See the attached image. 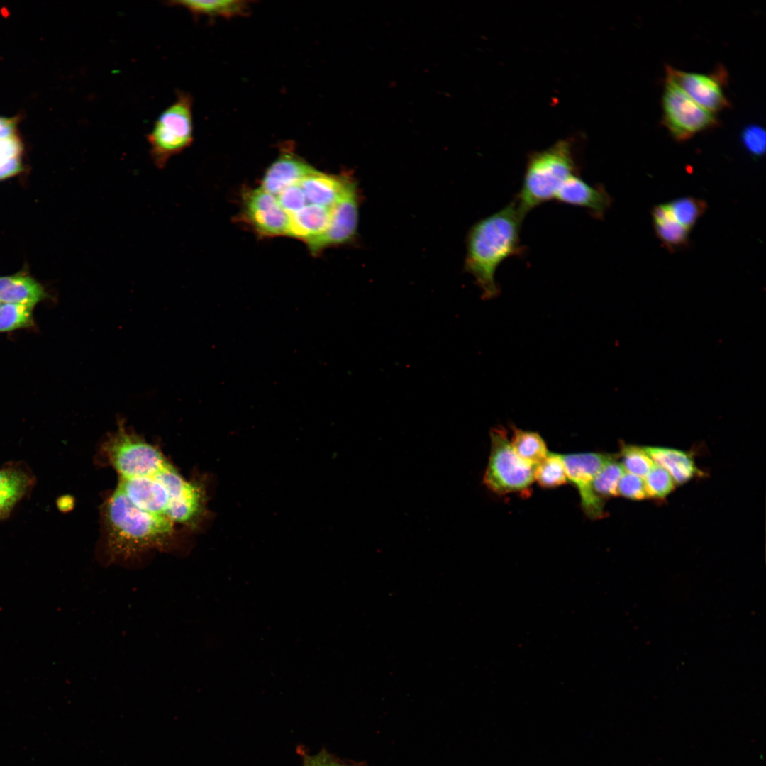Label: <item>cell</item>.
<instances>
[{"instance_id": "4316f807", "label": "cell", "mask_w": 766, "mask_h": 766, "mask_svg": "<svg viewBox=\"0 0 766 766\" xmlns=\"http://www.w3.org/2000/svg\"><path fill=\"white\" fill-rule=\"evenodd\" d=\"M35 306L22 304H1L0 306V332H8L34 325Z\"/></svg>"}, {"instance_id": "e575fe53", "label": "cell", "mask_w": 766, "mask_h": 766, "mask_svg": "<svg viewBox=\"0 0 766 766\" xmlns=\"http://www.w3.org/2000/svg\"><path fill=\"white\" fill-rule=\"evenodd\" d=\"M22 170L18 157L0 162V180L18 174Z\"/></svg>"}, {"instance_id": "9c48e42d", "label": "cell", "mask_w": 766, "mask_h": 766, "mask_svg": "<svg viewBox=\"0 0 766 766\" xmlns=\"http://www.w3.org/2000/svg\"><path fill=\"white\" fill-rule=\"evenodd\" d=\"M360 194L353 179L342 197L331 209V220L320 235L306 241L316 254L328 247L346 244L357 235L359 220Z\"/></svg>"}, {"instance_id": "7a4b0ae2", "label": "cell", "mask_w": 766, "mask_h": 766, "mask_svg": "<svg viewBox=\"0 0 766 766\" xmlns=\"http://www.w3.org/2000/svg\"><path fill=\"white\" fill-rule=\"evenodd\" d=\"M104 520L109 547L124 557L164 545L173 528L167 516L138 508L118 487L106 501Z\"/></svg>"}, {"instance_id": "7c38bea8", "label": "cell", "mask_w": 766, "mask_h": 766, "mask_svg": "<svg viewBox=\"0 0 766 766\" xmlns=\"http://www.w3.org/2000/svg\"><path fill=\"white\" fill-rule=\"evenodd\" d=\"M243 216L262 235H289V216L282 208L276 196L261 187L245 194Z\"/></svg>"}, {"instance_id": "484cf974", "label": "cell", "mask_w": 766, "mask_h": 766, "mask_svg": "<svg viewBox=\"0 0 766 766\" xmlns=\"http://www.w3.org/2000/svg\"><path fill=\"white\" fill-rule=\"evenodd\" d=\"M625 472L616 457L606 463L592 481V490L596 496L602 501L617 496L618 482Z\"/></svg>"}, {"instance_id": "ac0fdd59", "label": "cell", "mask_w": 766, "mask_h": 766, "mask_svg": "<svg viewBox=\"0 0 766 766\" xmlns=\"http://www.w3.org/2000/svg\"><path fill=\"white\" fill-rule=\"evenodd\" d=\"M48 297L44 287L34 278L23 274L0 277V303L35 306Z\"/></svg>"}, {"instance_id": "d6986e66", "label": "cell", "mask_w": 766, "mask_h": 766, "mask_svg": "<svg viewBox=\"0 0 766 766\" xmlns=\"http://www.w3.org/2000/svg\"><path fill=\"white\" fill-rule=\"evenodd\" d=\"M331 209L308 204L300 211L290 215L289 236L306 242L320 235L328 226Z\"/></svg>"}, {"instance_id": "83f0119b", "label": "cell", "mask_w": 766, "mask_h": 766, "mask_svg": "<svg viewBox=\"0 0 766 766\" xmlns=\"http://www.w3.org/2000/svg\"><path fill=\"white\" fill-rule=\"evenodd\" d=\"M621 462L626 472L644 479L655 462L644 447L623 444L621 449Z\"/></svg>"}, {"instance_id": "52a82bcc", "label": "cell", "mask_w": 766, "mask_h": 766, "mask_svg": "<svg viewBox=\"0 0 766 766\" xmlns=\"http://www.w3.org/2000/svg\"><path fill=\"white\" fill-rule=\"evenodd\" d=\"M662 123L677 141H685L718 124L715 113L689 97L674 83L666 80L662 97Z\"/></svg>"}, {"instance_id": "2e32d148", "label": "cell", "mask_w": 766, "mask_h": 766, "mask_svg": "<svg viewBox=\"0 0 766 766\" xmlns=\"http://www.w3.org/2000/svg\"><path fill=\"white\" fill-rule=\"evenodd\" d=\"M316 169L289 151H284L270 166L261 188L274 196L287 187L299 184Z\"/></svg>"}, {"instance_id": "f1b7e54d", "label": "cell", "mask_w": 766, "mask_h": 766, "mask_svg": "<svg viewBox=\"0 0 766 766\" xmlns=\"http://www.w3.org/2000/svg\"><path fill=\"white\" fill-rule=\"evenodd\" d=\"M644 482L648 497L656 499H662L669 494L675 488V483L670 474L655 463L644 477Z\"/></svg>"}, {"instance_id": "1f68e13d", "label": "cell", "mask_w": 766, "mask_h": 766, "mask_svg": "<svg viewBox=\"0 0 766 766\" xmlns=\"http://www.w3.org/2000/svg\"><path fill=\"white\" fill-rule=\"evenodd\" d=\"M618 495L633 500H642L648 498L644 479L625 472L618 482Z\"/></svg>"}, {"instance_id": "30bf717a", "label": "cell", "mask_w": 766, "mask_h": 766, "mask_svg": "<svg viewBox=\"0 0 766 766\" xmlns=\"http://www.w3.org/2000/svg\"><path fill=\"white\" fill-rule=\"evenodd\" d=\"M666 80L680 88L689 97L705 109L716 113L729 107L723 90L727 73L719 67L711 74L684 72L667 65Z\"/></svg>"}, {"instance_id": "8fae6325", "label": "cell", "mask_w": 766, "mask_h": 766, "mask_svg": "<svg viewBox=\"0 0 766 766\" xmlns=\"http://www.w3.org/2000/svg\"><path fill=\"white\" fill-rule=\"evenodd\" d=\"M616 456L598 453H574L562 455L568 482L577 489L581 506L592 519L604 516V502L592 490V481L597 473Z\"/></svg>"}, {"instance_id": "7402d4cb", "label": "cell", "mask_w": 766, "mask_h": 766, "mask_svg": "<svg viewBox=\"0 0 766 766\" xmlns=\"http://www.w3.org/2000/svg\"><path fill=\"white\" fill-rule=\"evenodd\" d=\"M168 4L185 8L195 16L204 15L210 17H231L242 15L248 9L245 1L238 0L173 1Z\"/></svg>"}, {"instance_id": "5b68a950", "label": "cell", "mask_w": 766, "mask_h": 766, "mask_svg": "<svg viewBox=\"0 0 766 766\" xmlns=\"http://www.w3.org/2000/svg\"><path fill=\"white\" fill-rule=\"evenodd\" d=\"M491 450L483 477L486 487L497 494L527 492L535 481L536 465L521 458L501 426L489 432Z\"/></svg>"}, {"instance_id": "d6a6232c", "label": "cell", "mask_w": 766, "mask_h": 766, "mask_svg": "<svg viewBox=\"0 0 766 766\" xmlns=\"http://www.w3.org/2000/svg\"><path fill=\"white\" fill-rule=\"evenodd\" d=\"M301 755L303 766H357L343 762L325 750L312 755L301 751Z\"/></svg>"}, {"instance_id": "f546056e", "label": "cell", "mask_w": 766, "mask_h": 766, "mask_svg": "<svg viewBox=\"0 0 766 766\" xmlns=\"http://www.w3.org/2000/svg\"><path fill=\"white\" fill-rule=\"evenodd\" d=\"M743 148L755 158L762 157L766 150V133L759 125L746 126L740 134Z\"/></svg>"}, {"instance_id": "4fadbf2b", "label": "cell", "mask_w": 766, "mask_h": 766, "mask_svg": "<svg viewBox=\"0 0 766 766\" xmlns=\"http://www.w3.org/2000/svg\"><path fill=\"white\" fill-rule=\"evenodd\" d=\"M554 200L584 208L595 218L601 219L611 207L612 199L601 184L591 185L579 175L570 177L557 191Z\"/></svg>"}, {"instance_id": "d4e9b609", "label": "cell", "mask_w": 766, "mask_h": 766, "mask_svg": "<svg viewBox=\"0 0 766 766\" xmlns=\"http://www.w3.org/2000/svg\"><path fill=\"white\" fill-rule=\"evenodd\" d=\"M666 205L672 217L690 231L707 209L705 201L691 196L672 200Z\"/></svg>"}, {"instance_id": "e0dca14e", "label": "cell", "mask_w": 766, "mask_h": 766, "mask_svg": "<svg viewBox=\"0 0 766 766\" xmlns=\"http://www.w3.org/2000/svg\"><path fill=\"white\" fill-rule=\"evenodd\" d=\"M353 178L315 170L300 183L309 204L332 208L342 197Z\"/></svg>"}, {"instance_id": "44dd1931", "label": "cell", "mask_w": 766, "mask_h": 766, "mask_svg": "<svg viewBox=\"0 0 766 766\" xmlns=\"http://www.w3.org/2000/svg\"><path fill=\"white\" fill-rule=\"evenodd\" d=\"M652 218L655 232L665 248L671 251L687 246L690 231L672 217L666 203L653 208Z\"/></svg>"}, {"instance_id": "8d00e7d4", "label": "cell", "mask_w": 766, "mask_h": 766, "mask_svg": "<svg viewBox=\"0 0 766 766\" xmlns=\"http://www.w3.org/2000/svg\"><path fill=\"white\" fill-rule=\"evenodd\" d=\"M1 304L0 303V306H1Z\"/></svg>"}, {"instance_id": "6da1fadb", "label": "cell", "mask_w": 766, "mask_h": 766, "mask_svg": "<svg viewBox=\"0 0 766 766\" xmlns=\"http://www.w3.org/2000/svg\"><path fill=\"white\" fill-rule=\"evenodd\" d=\"M525 216L514 199L476 222L468 231L464 268L474 279L483 299L499 294L495 280L498 267L509 257L524 252L520 233Z\"/></svg>"}, {"instance_id": "3957f363", "label": "cell", "mask_w": 766, "mask_h": 766, "mask_svg": "<svg viewBox=\"0 0 766 766\" xmlns=\"http://www.w3.org/2000/svg\"><path fill=\"white\" fill-rule=\"evenodd\" d=\"M578 174L572 142L560 140L545 150L529 154L522 185L514 200L526 216L536 206L554 200L563 183Z\"/></svg>"}, {"instance_id": "4dcf8cb0", "label": "cell", "mask_w": 766, "mask_h": 766, "mask_svg": "<svg viewBox=\"0 0 766 766\" xmlns=\"http://www.w3.org/2000/svg\"><path fill=\"white\" fill-rule=\"evenodd\" d=\"M276 197L282 208L289 216L300 211L309 204L299 184L287 187Z\"/></svg>"}, {"instance_id": "603a6c76", "label": "cell", "mask_w": 766, "mask_h": 766, "mask_svg": "<svg viewBox=\"0 0 766 766\" xmlns=\"http://www.w3.org/2000/svg\"><path fill=\"white\" fill-rule=\"evenodd\" d=\"M510 443L516 454L532 465H537L549 453L545 440L538 433L515 426Z\"/></svg>"}, {"instance_id": "cb8c5ba5", "label": "cell", "mask_w": 766, "mask_h": 766, "mask_svg": "<svg viewBox=\"0 0 766 766\" xmlns=\"http://www.w3.org/2000/svg\"><path fill=\"white\" fill-rule=\"evenodd\" d=\"M535 481L543 488L551 489L568 482L562 455L548 453L535 470Z\"/></svg>"}, {"instance_id": "277c9868", "label": "cell", "mask_w": 766, "mask_h": 766, "mask_svg": "<svg viewBox=\"0 0 766 766\" xmlns=\"http://www.w3.org/2000/svg\"><path fill=\"white\" fill-rule=\"evenodd\" d=\"M154 165L163 169L169 160L192 143V98L178 91L176 100L155 121L147 135Z\"/></svg>"}, {"instance_id": "5bb4252c", "label": "cell", "mask_w": 766, "mask_h": 766, "mask_svg": "<svg viewBox=\"0 0 766 766\" xmlns=\"http://www.w3.org/2000/svg\"><path fill=\"white\" fill-rule=\"evenodd\" d=\"M35 477L23 462H9L0 468V522L30 493Z\"/></svg>"}, {"instance_id": "ba28073f", "label": "cell", "mask_w": 766, "mask_h": 766, "mask_svg": "<svg viewBox=\"0 0 766 766\" xmlns=\"http://www.w3.org/2000/svg\"><path fill=\"white\" fill-rule=\"evenodd\" d=\"M154 477L167 492L169 499L165 516L172 522L197 528L208 514L204 486L199 482L186 481L170 463Z\"/></svg>"}, {"instance_id": "d590c367", "label": "cell", "mask_w": 766, "mask_h": 766, "mask_svg": "<svg viewBox=\"0 0 766 766\" xmlns=\"http://www.w3.org/2000/svg\"><path fill=\"white\" fill-rule=\"evenodd\" d=\"M16 121L0 116V140L15 137Z\"/></svg>"}, {"instance_id": "836d02e7", "label": "cell", "mask_w": 766, "mask_h": 766, "mask_svg": "<svg viewBox=\"0 0 766 766\" xmlns=\"http://www.w3.org/2000/svg\"><path fill=\"white\" fill-rule=\"evenodd\" d=\"M22 150L21 142L16 138L0 140V162L18 157Z\"/></svg>"}, {"instance_id": "9a60e30c", "label": "cell", "mask_w": 766, "mask_h": 766, "mask_svg": "<svg viewBox=\"0 0 766 766\" xmlns=\"http://www.w3.org/2000/svg\"><path fill=\"white\" fill-rule=\"evenodd\" d=\"M118 487L138 508L165 516L169 499L167 492L154 476L120 478Z\"/></svg>"}, {"instance_id": "8992f818", "label": "cell", "mask_w": 766, "mask_h": 766, "mask_svg": "<svg viewBox=\"0 0 766 766\" xmlns=\"http://www.w3.org/2000/svg\"><path fill=\"white\" fill-rule=\"evenodd\" d=\"M105 448L120 478L152 477L169 464L157 448L122 426L109 438Z\"/></svg>"}, {"instance_id": "ffe728a7", "label": "cell", "mask_w": 766, "mask_h": 766, "mask_svg": "<svg viewBox=\"0 0 766 766\" xmlns=\"http://www.w3.org/2000/svg\"><path fill=\"white\" fill-rule=\"evenodd\" d=\"M644 448L653 462L664 468L675 483H685L697 473L691 455L683 450L660 446Z\"/></svg>"}]
</instances>
